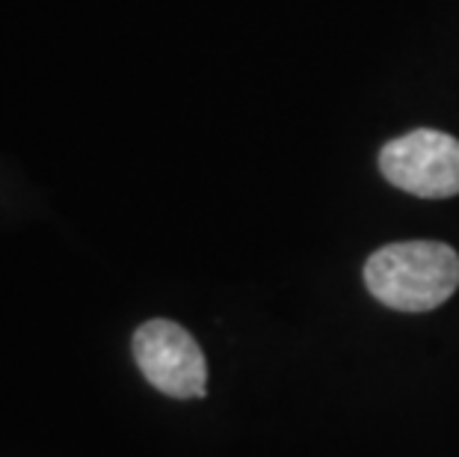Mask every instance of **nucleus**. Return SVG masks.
Returning <instances> with one entry per match:
<instances>
[{"label": "nucleus", "mask_w": 459, "mask_h": 457, "mask_svg": "<svg viewBox=\"0 0 459 457\" xmlns=\"http://www.w3.org/2000/svg\"><path fill=\"white\" fill-rule=\"evenodd\" d=\"M365 286L397 312H429L459 288V256L442 241H400L365 261Z\"/></svg>", "instance_id": "obj_1"}, {"label": "nucleus", "mask_w": 459, "mask_h": 457, "mask_svg": "<svg viewBox=\"0 0 459 457\" xmlns=\"http://www.w3.org/2000/svg\"><path fill=\"white\" fill-rule=\"evenodd\" d=\"M379 170L394 188L424 199L459 193V140L436 128H418L383 145Z\"/></svg>", "instance_id": "obj_2"}, {"label": "nucleus", "mask_w": 459, "mask_h": 457, "mask_svg": "<svg viewBox=\"0 0 459 457\" xmlns=\"http://www.w3.org/2000/svg\"><path fill=\"white\" fill-rule=\"evenodd\" d=\"M134 356L143 377L163 395L202 398L208 383L204 354L175 321L154 318L134 333Z\"/></svg>", "instance_id": "obj_3"}]
</instances>
